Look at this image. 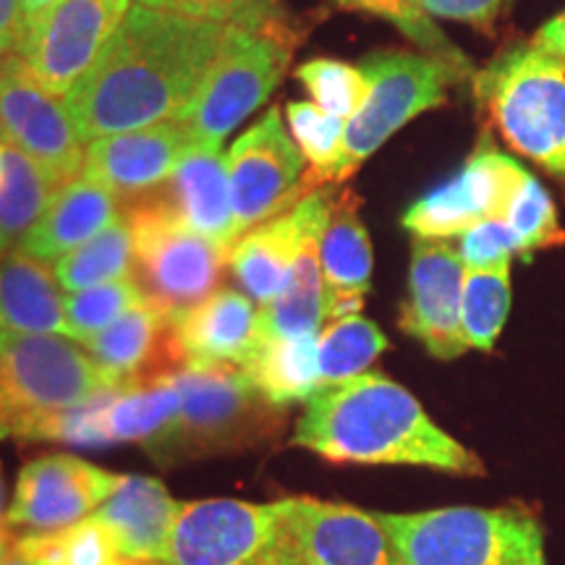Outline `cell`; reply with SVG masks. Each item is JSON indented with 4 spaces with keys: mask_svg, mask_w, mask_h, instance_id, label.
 <instances>
[{
    "mask_svg": "<svg viewBox=\"0 0 565 565\" xmlns=\"http://www.w3.org/2000/svg\"><path fill=\"white\" fill-rule=\"evenodd\" d=\"M228 26L134 6L63 97L84 145L175 121L215 66Z\"/></svg>",
    "mask_w": 565,
    "mask_h": 565,
    "instance_id": "cell-1",
    "label": "cell"
},
{
    "mask_svg": "<svg viewBox=\"0 0 565 565\" xmlns=\"http://www.w3.org/2000/svg\"><path fill=\"white\" fill-rule=\"evenodd\" d=\"M294 445L333 463L422 466L461 477H482L475 450L437 427L404 385L380 372L322 385L307 401Z\"/></svg>",
    "mask_w": 565,
    "mask_h": 565,
    "instance_id": "cell-2",
    "label": "cell"
},
{
    "mask_svg": "<svg viewBox=\"0 0 565 565\" xmlns=\"http://www.w3.org/2000/svg\"><path fill=\"white\" fill-rule=\"evenodd\" d=\"M171 380L181 406L171 427L147 448L158 463L233 454L280 435L282 408L265 398L242 366L186 362Z\"/></svg>",
    "mask_w": 565,
    "mask_h": 565,
    "instance_id": "cell-3",
    "label": "cell"
},
{
    "mask_svg": "<svg viewBox=\"0 0 565 565\" xmlns=\"http://www.w3.org/2000/svg\"><path fill=\"white\" fill-rule=\"evenodd\" d=\"M116 387L89 351L66 335L0 330V440H34L51 416Z\"/></svg>",
    "mask_w": 565,
    "mask_h": 565,
    "instance_id": "cell-4",
    "label": "cell"
},
{
    "mask_svg": "<svg viewBox=\"0 0 565 565\" xmlns=\"http://www.w3.org/2000/svg\"><path fill=\"white\" fill-rule=\"evenodd\" d=\"M398 565H545V534L524 508L377 513Z\"/></svg>",
    "mask_w": 565,
    "mask_h": 565,
    "instance_id": "cell-5",
    "label": "cell"
},
{
    "mask_svg": "<svg viewBox=\"0 0 565 565\" xmlns=\"http://www.w3.org/2000/svg\"><path fill=\"white\" fill-rule=\"evenodd\" d=\"M477 97L503 139L565 181V61L540 45L498 55L477 76Z\"/></svg>",
    "mask_w": 565,
    "mask_h": 565,
    "instance_id": "cell-6",
    "label": "cell"
},
{
    "mask_svg": "<svg viewBox=\"0 0 565 565\" xmlns=\"http://www.w3.org/2000/svg\"><path fill=\"white\" fill-rule=\"evenodd\" d=\"M129 223L131 278L166 320L175 322L217 291L228 252L189 228L162 196L141 200L129 212Z\"/></svg>",
    "mask_w": 565,
    "mask_h": 565,
    "instance_id": "cell-7",
    "label": "cell"
},
{
    "mask_svg": "<svg viewBox=\"0 0 565 565\" xmlns=\"http://www.w3.org/2000/svg\"><path fill=\"white\" fill-rule=\"evenodd\" d=\"M288 24L270 30L228 26L225 45L196 97L175 121L196 141V150L217 152L225 137L273 95L294 55Z\"/></svg>",
    "mask_w": 565,
    "mask_h": 565,
    "instance_id": "cell-8",
    "label": "cell"
},
{
    "mask_svg": "<svg viewBox=\"0 0 565 565\" xmlns=\"http://www.w3.org/2000/svg\"><path fill=\"white\" fill-rule=\"evenodd\" d=\"M359 68L370 82V95L362 110L345 124L335 183L351 179L362 162L408 121L424 110L440 108L448 97V84L461 76V71L435 55L408 51H377L366 55Z\"/></svg>",
    "mask_w": 565,
    "mask_h": 565,
    "instance_id": "cell-9",
    "label": "cell"
},
{
    "mask_svg": "<svg viewBox=\"0 0 565 565\" xmlns=\"http://www.w3.org/2000/svg\"><path fill=\"white\" fill-rule=\"evenodd\" d=\"M286 540V503H181L162 553L147 565H267Z\"/></svg>",
    "mask_w": 565,
    "mask_h": 565,
    "instance_id": "cell-10",
    "label": "cell"
},
{
    "mask_svg": "<svg viewBox=\"0 0 565 565\" xmlns=\"http://www.w3.org/2000/svg\"><path fill=\"white\" fill-rule=\"evenodd\" d=\"M225 168L231 181L236 242L315 192L303 175V154L288 137L278 108L267 110L263 121L236 139L225 154Z\"/></svg>",
    "mask_w": 565,
    "mask_h": 565,
    "instance_id": "cell-11",
    "label": "cell"
},
{
    "mask_svg": "<svg viewBox=\"0 0 565 565\" xmlns=\"http://www.w3.org/2000/svg\"><path fill=\"white\" fill-rule=\"evenodd\" d=\"M0 139L30 154L58 186L82 175L84 141L66 103L17 53L0 58Z\"/></svg>",
    "mask_w": 565,
    "mask_h": 565,
    "instance_id": "cell-12",
    "label": "cell"
},
{
    "mask_svg": "<svg viewBox=\"0 0 565 565\" xmlns=\"http://www.w3.org/2000/svg\"><path fill=\"white\" fill-rule=\"evenodd\" d=\"M129 11L131 0H58L24 26L17 55L42 87L66 97Z\"/></svg>",
    "mask_w": 565,
    "mask_h": 565,
    "instance_id": "cell-13",
    "label": "cell"
},
{
    "mask_svg": "<svg viewBox=\"0 0 565 565\" xmlns=\"http://www.w3.org/2000/svg\"><path fill=\"white\" fill-rule=\"evenodd\" d=\"M526 173L519 162L494 150L492 141L484 137L461 173L416 200L401 223L416 238L445 242L463 236L490 217H503Z\"/></svg>",
    "mask_w": 565,
    "mask_h": 565,
    "instance_id": "cell-14",
    "label": "cell"
},
{
    "mask_svg": "<svg viewBox=\"0 0 565 565\" xmlns=\"http://www.w3.org/2000/svg\"><path fill=\"white\" fill-rule=\"evenodd\" d=\"M124 482L100 466L68 454L34 458L19 471L6 524L55 532L89 519Z\"/></svg>",
    "mask_w": 565,
    "mask_h": 565,
    "instance_id": "cell-15",
    "label": "cell"
},
{
    "mask_svg": "<svg viewBox=\"0 0 565 565\" xmlns=\"http://www.w3.org/2000/svg\"><path fill=\"white\" fill-rule=\"evenodd\" d=\"M463 275L466 267L458 249L435 238H416L408 296L401 307L398 324L443 362L469 351L461 330Z\"/></svg>",
    "mask_w": 565,
    "mask_h": 565,
    "instance_id": "cell-16",
    "label": "cell"
},
{
    "mask_svg": "<svg viewBox=\"0 0 565 565\" xmlns=\"http://www.w3.org/2000/svg\"><path fill=\"white\" fill-rule=\"evenodd\" d=\"M286 534L307 565H398L377 513L317 498H286Z\"/></svg>",
    "mask_w": 565,
    "mask_h": 565,
    "instance_id": "cell-17",
    "label": "cell"
},
{
    "mask_svg": "<svg viewBox=\"0 0 565 565\" xmlns=\"http://www.w3.org/2000/svg\"><path fill=\"white\" fill-rule=\"evenodd\" d=\"M194 150V137L179 121L110 134L89 141L82 175L103 183L116 196H134L166 183Z\"/></svg>",
    "mask_w": 565,
    "mask_h": 565,
    "instance_id": "cell-18",
    "label": "cell"
},
{
    "mask_svg": "<svg viewBox=\"0 0 565 565\" xmlns=\"http://www.w3.org/2000/svg\"><path fill=\"white\" fill-rule=\"evenodd\" d=\"M84 349L118 387L152 383L186 364L173 322L147 301L118 317L110 328L84 343Z\"/></svg>",
    "mask_w": 565,
    "mask_h": 565,
    "instance_id": "cell-19",
    "label": "cell"
},
{
    "mask_svg": "<svg viewBox=\"0 0 565 565\" xmlns=\"http://www.w3.org/2000/svg\"><path fill=\"white\" fill-rule=\"evenodd\" d=\"M330 210H333V192H330V186H322L309 194L307 228H303L299 252H296L286 286L280 288V294L270 303L259 307V333H263V338L320 333L324 320H328L320 244Z\"/></svg>",
    "mask_w": 565,
    "mask_h": 565,
    "instance_id": "cell-20",
    "label": "cell"
},
{
    "mask_svg": "<svg viewBox=\"0 0 565 565\" xmlns=\"http://www.w3.org/2000/svg\"><path fill=\"white\" fill-rule=\"evenodd\" d=\"M183 359L192 364L244 366L263 343L259 312L246 294L223 288L173 322Z\"/></svg>",
    "mask_w": 565,
    "mask_h": 565,
    "instance_id": "cell-21",
    "label": "cell"
},
{
    "mask_svg": "<svg viewBox=\"0 0 565 565\" xmlns=\"http://www.w3.org/2000/svg\"><path fill=\"white\" fill-rule=\"evenodd\" d=\"M328 320L359 315L364 296L372 288V244L359 217V200L343 192L333 200L320 244Z\"/></svg>",
    "mask_w": 565,
    "mask_h": 565,
    "instance_id": "cell-22",
    "label": "cell"
},
{
    "mask_svg": "<svg viewBox=\"0 0 565 565\" xmlns=\"http://www.w3.org/2000/svg\"><path fill=\"white\" fill-rule=\"evenodd\" d=\"M118 217V200L103 183L76 175L55 192L53 202L19 242V249L32 257L55 263L79 249Z\"/></svg>",
    "mask_w": 565,
    "mask_h": 565,
    "instance_id": "cell-23",
    "label": "cell"
},
{
    "mask_svg": "<svg viewBox=\"0 0 565 565\" xmlns=\"http://www.w3.org/2000/svg\"><path fill=\"white\" fill-rule=\"evenodd\" d=\"M181 503L152 477H124L121 487L97 508L95 519L126 557L152 563L166 547Z\"/></svg>",
    "mask_w": 565,
    "mask_h": 565,
    "instance_id": "cell-24",
    "label": "cell"
},
{
    "mask_svg": "<svg viewBox=\"0 0 565 565\" xmlns=\"http://www.w3.org/2000/svg\"><path fill=\"white\" fill-rule=\"evenodd\" d=\"M0 330L32 335H66V296L45 259L13 246L0 257Z\"/></svg>",
    "mask_w": 565,
    "mask_h": 565,
    "instance_id": "cell-25",
    "label": "cell"
},
{
    "mask_svg": "<svg viewBox=\"0 0 565 565\" xmlns=\"http://www.w3.org/2000/svg\"><path fill=\"white\" fill-rule=\"evenodd\" d=\"M175 215L194 233L210 238L223 252L233 249V204L225 158L217 152L194 150L166 181V196Z\"/></svg>",
    "mask_w": 565,
    "mask_h": 565,
    "instance_id": "cell-26",
    "label": "cell"
},
{
    "mask_svg": "<svg viewBox=\"0 0 565 565\" xmlns=\"http://www.w3.org/2000/svg\"><path fill=\"white\" fill-rule=\"evenodd\" d=\"M309 217V194L282 215L244 233L228 254V265L246 296L259 307L270 303L286 286Z\"/></svg>",
    "mask_w": 565,
    "mask_h": 565,
    "instance_id": "cell-27",
    "label": "cell"
},
{
    "mask_svg": "<svg viewBox=\"0 0 565 565\" xmlns=\"http://www.w3.org/2000/svg\"><path fill=\"white\" fill-rule=\"evenodd\" d=\"M244 370L275 406L286 408L296 401H309L322 387L320 333L263 338Z\"/></svg>",
    "mask_w": 565,
    "mask_h": 565,
    "instance_id": "cell-28",
    "label": "cell"
},
{
    "mask_svg": "<svg viewBox=\"0 0 565 565\" xmlns=\"http://www.w3.org/2000/svg\"><path fill=\"white\" fill-rule=\"evenodd\" d=\"M58 189L30 154L0 139V257L19 246Z\"/></svg>",
    "mask_w": 565,
    "mask_h": 565,
    "instance_id": "cell-29",
    "label": "cell"
},
{
    "mask_svg": "<svg viewBox=\"0 0 565 565\" xmlns=\"http://www.w3.org/2000/svg\"><path fill=\"white\" fill-rule=\"evenodd\" d=\"M53 270L58 275L63 291L68 294L84 291V288L92 286H103V282L131 278L134 236L129 215H118L92 242L68 252L66 257L55 259Z\"/></svg>",
    "mask_w": 565,
    "mask_h": 565,
    "instance_id": "cell-30",
    "label": "cell"
},
{
    "mask_svg": "<svg viewBox=\"0 0 565 565\" xmlns=\"http://www.w3.org/2000/svg\"><path fill=\"white\" fill-rule=\"evenodd\" d=\"M17 550L38 565H145L126 557L95 519L24 536Z\"/></svg>",
    "mask_w": 565,
    "mask_h": 565,
    "instance_id": "cell-31",
    "label": "cell"
},
{
    "mask_svg": "<svg viewBox=\"0 0 565 565\" xmlns=\"http://www.w3.org/2000/svg\"><path fill=\"white\" fill-rule=\"evenodd\" d=\"M511 312V265L466 270L461 294V330L469 349L492 351Z\"/></svg>",
    "mask_w": 565,
    "mask_h": 565,
    "instance_id": "cell-32",
    "label": "cell"
},
{
    "mask_svg": "<svg viewBox=\"0 0 565 565\" xmlns=\"http://www.w3.org/2000/svg\"><path fill=\"white\" fill-rule=\"evenodd\" d=\"M387 349V338L377 324L362 315L333 320L320 330V377L322 385L345 383L366 372L374 359Z\"/></svg>",
    "mask_w": 565,
    "mask_h": 565,
    "instance_id": "cell-33",
    "label": "cell"
},
{
    "mask_svg": "<svg viewBox=\"0 0 565 565\" xmlns=\"http://www.w3.org/2000/svg\"><path fill=\"white\" fill-rule=\"evenodd\" d=\"M286 113L296 145L303 158L312 162V171L307 173L309 186L315 192L322 186H333L343 152L345 121L317 108L315 103H288Z\"/></svg>",
    "mask_w": 565,
    "mask_h": 565,
    "instance_id": "cell-34",
    "label": "cell"
},
{
    "mask_svg": "<svg viewBox=\"0 0 565 565\" xmlns=\"http://www.w3.org/2000/svg\"><path fill=\"white\" fill-rule=\"evenodd\" d=\"M145 301L137 280L124 278L103 282V286L84 288L66 296V324L68 338L76 343H87L105 328H110L118 317Z\"/></svg>",
    "mask_w": 565,
    "mask_h": 565,
    "instance_id": "cell-35",
    "label": "cell"
},
{
    "mask_svg": "<svg viewBox=\"0 0 565 565\" xmlns=\"http://www.w3.org/2000/svg\"><path fill=\"white\" fill-rule=\"evenodd\" d=\"M296 79L307 87L317 108L343 118L345 124L362 110L366 95H370V82H366L364 71L333 58L307 61L296 71Z\"/></svg>",
    "mask_w": 565,
    "mask_h": 565,
    "instance_id": "cell-36",
    "label": "cell"
},
{
    "mask_svg": "<svg viewBox=\"0 0 565 565\" xmlns=\"http://www.w3.org/2000/svg\"><path fill=\"white\" fill-rule=\"evenodd\" d=\"M503 221L513 233L519 254H524V257L532 252L565 244V231L557 223L555 204L532 173H526V179L515 189Z\"/></svg>",
    "mask_w": 565,
    "mask_h": 565,
    "instance_id": "cell-37",
    "label": "cell"
},
{
    "mask_svg": "<svg viewBox=\"0 0 565 565\" xmlns=\"http://www.w3.org/2000/svg\"><path fill=\"white\" fill-rule=\"evenodd\" d=\"M137 3L225 26H246V30H270L286 24L280 0H137Z\"/></svg>",
    "mask_w": 565,
    "mask_h": 565,
    "instance_id": "cell-38",
    "label": "cell"
},
{
    "mask_svg": "<svg viewBox=\"0 0 565 565\" xmlns=\"http://www.w3.org/2000/svg\"><path fill=\"white\" fill-rule=\"evenodd\" d=\"M458 257L466 270H494V267L511 265L513 254H519L515 238L503 217H490V221L475 225L458 236Z\"/></svg>",
    "mask_w": 565,
    "mask_h": 565,
    "instance_id": "cell-39",
    "label": "cell"
},
{
    "mask_svg": "<svg viewBox=\"0 0 565 565\" xmlns=\"http://www.w3.org/2000/svg\"><path fill=\"white\" fill-rule=\"evenodd\" d=\"M505 0H416V6L429 17L471 24L477 30H490Z\"/></svg>",
    "mask_w": 565,
    "mask_h": 565,
    "instance_id": "cell-40",
    "label": "cell"
},
{
    "mask_svg": "<svg viewBox=\"0 0 565 565\" xmlns=\"http://www.w3.org/2000/svg\"><path fill=\"white\" fill-rule=\"evenodd\" d=\"M24 38V13L19 0H0V58L17 53Z\"/></svg>",
    "mask_w": 565,
    "mask_h": 565,
    "instance_id": "cell-41",
    "label": "cell"
},
{
    "mask_svg": "<svg viewBox=\"0 0 565 565\" xmlns=\"http://www.w3.org/2000/svg\"><path fill=\"white\" fill-rule=\"evenodd\" d=\"M353 9L372 11V13H377V17L395 21L398 26H404L416 11H422L419 6H416V0H356V6H353Z\"/></svg>",
    "mask_w": 565,
    "mask_h": 565,
    "instance_id": "cell-42",
    "label": "cell"
},
{
    "mask_svg": "<svg viewBox=\"0 0 565 565\" xmlns=\"http://www.w3.org/2000/svg\"><path fill=\"white\" fill-rule=\"evenodd\" d=\"M534 45L545 47L547 53L557 55L565 61V11L557 13L553 21H547L540 32H536Z\"/></svg>",
    "mask_w": 565,
    "mask_h": 565,
    "instance_id": "cell-43",
    "label": "cell"
},
{
    "mask_svg": "<svg viewBox=\"0 0 565 565\" xmlns=\"http://www.w3.org/2000/svg\"><path fill=\"white\" fill-rule=\"evenodd\" d=\"M267 565H307V563L301 561L299 553H296L291 542H288V534H286V540H282V545H280L278 550H275L273 561L267 563Z\"/></svg>",
    "mask_w": 565,
    "mask_h": 565,
    "instance_id": "cell-44",
    "label": "cell"
},
{
    "mask_svg": "<svg viewBox=\"0 0 565 565\" xmlns=\"http://www.w3.org/2000/svg\"><path fill=\"white\" fill-rule=\"evenodd\" d=\"M21 3V13H24V26L30 24L40 17V13H45L51 6L58 3V0H19Z\"/></svg>",
    "mask_w": 565,
    "mask_h": 565,
    "instance_id": "cell-45",
    "label": "cell"
},
{
    "mask_svg": "<svg viewBox=\"0 0 565 565\" xmlns=\"http://www.w3.org/2000/svg\"><path fill=\"white\" fill-rule=\"evenodd\" d=\"M13 545H17V540H13L11 532H9V529H6V524H3V526H0V561H3V557L11 553Z\"/></svg>",
    "mask_w": 565,
    "mask_h": 565,
    "instance_id": "cell-46",
    "label": "cell"
},
{
    "mask_svg": "<svg viewBox=\"0 0 565 565\" xmlns=\"http://www.w3.org/2000/svg\"><path fill=\"white\" fill-rule=\"evenodd\" d=\"M0 565H38V563L30 561V557H26L24 553H19L17 545H13V550L3 557V561H0Z\"/></svg>",
    "mask_w": 565,
    "mask_h": 565,
    "instance_id": "cell-47",
    "label": "cell"
},
{
    "mask_svg": "<svg viewBox=\"0 0 565 565\" xmlns=\"http://www.w3.org/2000/svg\"><path fill=\"white\" fill-rule=\"evenodd\" d=\"M6 524V515H3V479H0V526Z\"/></svg>",
    "mask_w": 565,
    "mask_h": 565,
    "instance_id": "cell-48",
    "label": "cell"
},
{
    "mask_svg": "<svg viewBox=\"0 0 565 565\" xmlns=\"http://www.w3.org/2000/svg\"><path fill=\"white\" fill-rule=\"evenodd\" d=\"M338 3H341V6H349V9H353V6H356V0H338Z\"/></svg>",
    "mask_w": 565,
    "mask_h": 565,
    "instance_id": "cell-49",
    "label": "cell"
}]
</instances>
